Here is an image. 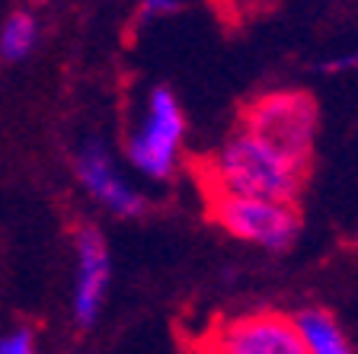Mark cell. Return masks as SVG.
<instances>
[{
	"label": "cell",
	"mask_w": 358,
	"mask_h": 354,
	"mask_svg": "<svg viewBox=\"0 0 358 354\" xmlns=\"http://www.w3.org/2000/svg\"><path fill=\"white\" fill-rule=\"evenodd\" d=\"M201 195H250L298 205L307 172L291 166L250 131L234 134L215 156L199 163Z\"/></svg>",
	"instance_id": "cell-1"
},
{
	"label": "cell",
	"mask_w": 358,
	"mask_h": 354,
	"mask_svg": "<svg viewBox=\"0 0 358 354\" xmlns=\"http://www.w3.org/2000/svg\"><path fill=\"white\" fill-rule=\"evenodd\" d=\"M243 131L307 172L317 134V103L307 93H266L243 109Z\"/></svg>",
	"instance_id": "cell-2"
},
{
	"label": "cell",
	"mask_w": 358,
	"mask_h": 354,
	"mask_svg": "<svg viewBox=\"0 0 358 354\" xmlns=\"http://www.w3.org/2000/svg\"><path fill=\"white\" fill-rule=\"evenodd\" d=\"M208 217L231 236L266 249H288L301 230L298 205L250 195H205Z\"/></svg>",
	"instance_id": "cell-3"
},
{
	"label": "cell",
	"mask_w": 358,
	"mask_h": 354,
	"mask_svg": "<svg viewBox=\"0 0 358 354\" xmlns=\"http://www.w3.org/2000/svg\"><path fill=\"white\" fill-rule=\"evenodd\" d=\"M179 138H182V112H179L170 89L160 87L150 93L148 121L128 144V156L141 172L154 179H166L173 170V160H176Z\"/></svg>",
	"instance_id": "cell-4"
},
{
	"label": "cell",
	"mask_w": 358,
	"mask_h": 354,
	"mask_svg": "<svg viewBox=\"0 0 358 354\" xmlns=\"http://www.w3.org/2000/svg\"><path fill=\"white\" fill-rule=\"evenodd\" d=\"M208 341V351L224 354H304L294 319L278 313H253L221 325Z\"/></svg>",
	"instance_id": "cell-5"
},
{
	"label": "cell",
	"mask_w": 358,
	"mask_h": 354,
	"mask_svg": "<svg viewBox=\"0 0 358 354\" xmlns=\"http://www.w3.org/2000/svg\"><path fill=\"white\" fill-rule=\"evenodd\" d=\"M77 258H80V274L74 290V316L87 329L96 319L99 303L109 288V249L93 227H83L77 236Z\"/></svg>",
	"instance_id": "cell-6"
},
{
	"label": "cell",
	"mask_w": 358,
	"mask_h": 354,
	"mask_svg": "<svg viewBox=\"0 0 358 354\" xmlns=\"http://www.w3.org/2000/svg\"><path fill=\"white\" fill-rule=\"evenodd\" d=\"M77 176H80V182L87 185L99 201H106L115 214H138L144 207L141 195L122 182V176L112 170L109 154H106L99 144H87V147L77 154Z\"/></svg>",
	"instance_id": "cell-7"
},
{
	"label": "cell",
	"mask_w": 358,
	"mask_h": 354,
	"mask_svg": "<svg viewBox=\"0 0 358 354\" xmlns=\"http://www.w3.org/2000/svg\"><path fill=\"white\" fill-rule=\"evenodd\" d=\"M294 329L301 335L304 354H345L352 348L345 341L343 329L336 325V319L327 310H301L294 316Z\"/></svg>",
	"instance_id": "cell-8"
},
{
	"label": "cell",
	"mask_w": 358,
	"mask_h": 354,
	"mask_svg": "<svg viewBox=\"0 0 358 354\" xmlns=\"http://www.w3.org/2000/svg\"><path fill=\"white\" fill-rule=\"evenodd\" d=\"M36 45V20L29 13H13L0 29V54L7 61H20Z\"/></svg>",
	"instance_id": "cell-9"
},
{
	"label": "cell",
	"mask_w": 358,
	"mask_h": 354,
	"mask_svg": "<svg viewBox=\"0 0 358 354\" xmlns=\"http://www.w3.org/2000/svg\"><path fill=\"white\" fill-rule=\"evenodd\" d=\"M217 7L224 10L227 20H253L262 10H268L275 0H215Z\"/></svg>",
	"instance_id": "cell-10"
},
{
	"label": "cell",
	"mask_w": 358,
	"mask_h": 354,
	"mask_svg": "<svg viewBox=\"0 0 358 354\" xmlns=\"http://www.w3.org/2000/svg\"><path fill=\"white\" fill-rule=\"evenodd\" d=\"M32 332L29 329H16V332L0 335V354H29L32 351Z\"/></svg>",
	"instance_id": "cell-11"
},
{
	"label": "cell",
	"mask_w": 358,
	"mask_h": 354,
	"mask_svg": "<svg viewBox=\"0 0 358 354\" xmlns=\"http://www.w3.org/2000/svg\"><path fill=\"white\" fill-rule=\"evenodd\" d=\"M179 0H144V13L148 16H164V13H176Z\"/></svg>",
	"instance_id": "cell-12"
},
{
	"label": "cell",
	"mask_w": 358,
	"mask_h": 354,
	"mask_svg": "<svg viewBox=\"0 0 358 354\" xmlns=\"http://www.w3.org/2000/svg\"><path fill=\"white\" fill-rule=\"evenodd\" d=\"M358 64V58H343V61H327V64H320L317 71H323V74H333V71H343V67H352Z\"/></svg>",
	"instance_id": "cell-13"
}]
</instances>
